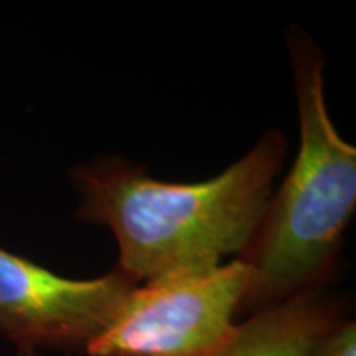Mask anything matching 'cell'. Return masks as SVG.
<instances>
[{"label": "cell", "instance_id": "6da1fadb", "mask_svg": "<svg viewBox=\"0 0 356 356\" xmlns=\"http://www.w3.org/2000/svg\"><path fill=\"white\" fill-rule=\"evenodd\" d=\"M286 154V137L269 129L246 155L198 184L160 181L122 157L95 159L68 172L79 198L74 215L114 234L118 267L137 284L210 269L251 244Z\"/></svg>", "mask_w": 356, "mask_h": 356}, {"label": "cell", "instance_id": "52a82bcc", "mask_svg": "<svg viewBox=\"0 0 356 356\" xmlns=\"http://www.w3.org/2000/svg\"><path fill=\"white\" fill-rule=\"evenodd\" d=\"M17 356H42V353L30 348H17Z\"/></svg>", "mask_w": 356, "mask_h": 356}, {"label": "cell", "instance_id": "8992f818", "mask_svg": "<svg viewBox=\"0 0 356 356\" xmlns=\"http://www.w3.org/2000/svg\"><path fill=\"white\" fill-rule=\"evenodd\" d=\"M305 356H356V323L341 318L312 343Z\"/></svg>", "mask_w": 356, "mask_h": 356}, {"label": "cell", "instance_id": "5b68a950", "mask_svg": "<svg viewBox=\"0 0 356 356\" xmlns=\"http://www.w3.org/2000/svg\"><path fill=\"white\" fill-rule=\"evenodd\" d=\"M341 318L338 302L323 291L300 293L236 323L207 356H305L312 343Z\"/></svg>", "mask_w": 356, "mask_h": 356}, {"label": "cell", "instance_id": "277c9868", "mask_svg": "<svg viewBox=\"0 0 356 356\" xmlns=\"http://www.w3.org/2000/svg\"><path fill=\"white\" fill-rule=\"evenodd\" d=\"M136 286L119 267L68 279L0 248V335L17 348L86 355Z\"/></svg>", "mask_w": 356, "mask_h": 356}, {"label": "cell", "instance_id": "3957f363", "mask_svg": "<svg viewBox=\"0 0 356 356\" xmlns=\"http://www.w3.org/2000/svg\"><path fill=\"white\" fill-rule=\"evenodd\" d=\"M251 284L241 257L137 284L88 356H207L229 335Z\"/></svg>", "mask_w": 356, "mask_h": 356}, {"label": "cell", "instance_id": "7a4b0ae2", "mask_svg": "<svg viewBox=\"0 0 356 356\" xmlns=\"http://www.w3.org/2000/svg\"><path fill=\"white\" fill-rule=\"evenodd\" d=\"M299 111L300 147L241 259L251 284L241 312L323 291L333 277L346 226L356 210V149L333 124L325 99V58L309 35L287 33Z\"/></svg>", "mask_w": 356, "mask_h": 356}]
</instances>
